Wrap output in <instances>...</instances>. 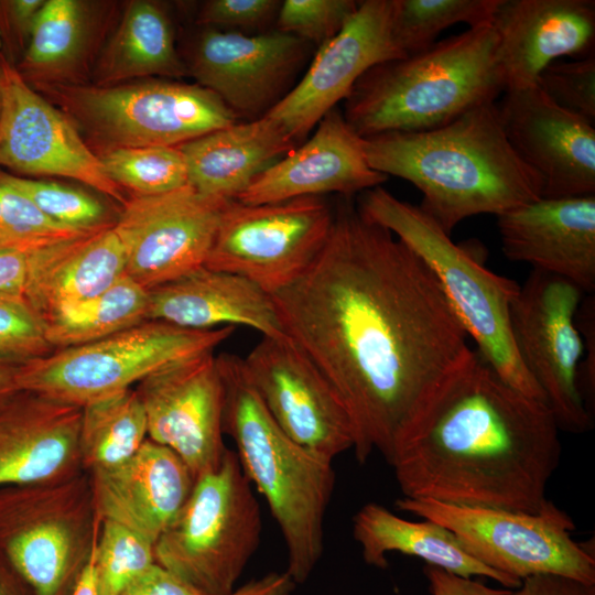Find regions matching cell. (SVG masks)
Listing matches in <instances>:
<instances>
[{"label":"cell","instance_id":"obj_1","mask_svg":"<svg viewBox=\"0 0 595 595\" xmlns=\"http://www.w3.org/2000/svg\"><path fill=\"white\" fill-rule=\"evenodd\" d=\"M271 296L346 407L360 464L389 463L476 354L424 262L349 196L311 266Z\"/></svg>","mask_w":595,"mask_h":595},{"label":"cell","instance_id":"obj_2","mask_svg":"<svg viewBox=\"0 0 595 595\" xmlns=\"http://www.w3.org/2000/svg\"><path fill=\"white\" fill-rule=\"evenodd\" d=\"M559 431L545 402L509 386L476 351L388 464L405 498L540 513L555 506L547 486Z\"/></svg>","mask_w":595,"mask_h":595},{"label":"cell","instance_id":"obj_3","mask_svg":"<svg viewBox=\"0 0 595 595\" xmlns=\"http://www.w3.org/2000/svg\"><path fill=\"white\" fill-rule=\"evenodd\" d=\"M364 150L371 169L413 184L419 207L448 235L468 217L541 198V180L509 144L495 102L436 129L364 138Z\"/></svg>","mask_w":595,"mask_h":595},{"label":"cell","instance_id":"obj_4","mask_svg":"<svg viewBox=\"0 0 595 595\" xmlns=\"http://www.w3.org/2000/svg\"><path fill=\"white\" fill-rule=\"evenodd\" d=\"M224 390V434L235 443L246 477L264 497L282 534L285 572L309 580L324 552L325 516L335 488L333 462L290 439L255 389L244 358L217 356Z\"/></svg>","mask_w":595,"mask_h":595},{"label":"cell","instance_id":"obj_5","mask_svg":"<svg viewBox=\"0 0 595 595\" xmlns=\"http://www.w3.org/2000/svg\"><path fill=\"white\" fill-rule=\"evenodd\" d=\"M502 90L497 33L485 24L371 67L345 99L343 116L361 138L421 132L495 102Z\"/></svg>","mask_w":595,"mask_h":595},{"label":"cell","instance_id":"obj_6","mask_svg":"<svg viewBox=\"0 0 595 595\" xmlns=\"http://www.w3.org/2000/svg\"><path fill=\"white\" fill-rule=\"evenodd\" d=\"M357 208L424 262L484 361L509 386L547 403L542 390L521 364L511 335L510 309L520 285L487 269L419 206L401 201L381 186L361 192Z\"/></svg>","mask_w":595,"mask_h":595},{"label":"cell","instance_id":"obj_7","mask_svg":"<svg viewBox=\"0 0 595 595\" xmlns=\"http://www.w3.org/2000/svg\"><path fill=\"white\" fill-rule=\"evenodd\" d=\"M235 451L198 477L154 543L156 564L204 595H228L259 548L260 507Z\"/></svg>","mask_w":595,"mask_h":595},{"label":"cell","instance_id":"obj_8","mask_svg":"<svg viewBox=\"0 0 595 595\" xmlns=\"http://www.w3.org/2000/svg\"><path fill=\"white\" fill-rule=\"evenodd\" d=\"M100 522L87 472L62 482L0 487V553L34 595H73Z\"/></svg>","mask_w":595,"mask_h":595},{"label":"cell","instance_id":"obj_9","mask_svg":"<svg viewBox=\"0 0 595 595\" xmlns=\"http://www.w3.org/2000/svg\"><path fill=\"white\" fill-rule=\"evenodd\" d=\"M234 332V326L190 329L148 320L20 365L17 385L19 390L83 407L128 390L171 364L214 351Z\"/></svg>","mask_w":595,"mask_h":595},{"label":"cell","instance_id":"obj_10","mask_svg":"<svg viewBox=\"0 0 595 595\" xmlns=\"http://www.w3.org/2000/svg\"><path fill=\"white\" fill-rule=\"evenodd\" d=\"M43 89L104 149L178 147L238 122L210 90L150 79L111 86L57 84Z\"/></svg>","mask_w":595,"mask_h":595},{"label":"cell","instance_id":"obj_11","mask_svg":"<svg viewBox=\"0 0 595 595\" xmlns=\"http://www.w3.org/2000/svg\"><path fill=\"white\" fill-rule=\"evenodd\" d=\"M396 507L443 526L473 558L513 580L556 574L595 583L594 552L572 538L575 524L556 506L530 513L401 497Z\"/></svg>","mask_w":595,"mask_h":595},{"label":"cell","instance_id":"obj_12","mask_svg":"<svg viewBox=\"0 0 595 595\" xmlns=\"http://www.w3.org/2000/svg\"><path fill=\"white\" fill-rule=\"evenodd\" d=\"M334 208L322 196L228 202L205 267L241 275L269 294L298 279L326 244Z\"/></svg>","mask_w":595,"mask_h":595},{"label":"cell","instance_id":"obj_13","mask_svg":"<svg viewBox=\"0 0 595 595\" xmlns=\"http://www.w3.org/2000/svg\"><path fill=\"white\" fill-rule=\"evenodd\" d=\"M584 292L572 282L532 270L510 309V329L521 364L542 390L560 430L592 429L580 389L584 339L577 311Z\"/></svg>","mask_w":595,"mask_h":595},{"label":"cell","instance_id":"obj_14","mask_svg":"<svg viewBox=\"0 0 595 595\" xmlns=\"http://www.w3.org/2000/svg\"><path fill=\"white\" fill-rule=\"evenodd\" d=\"M227 203L188 184L159 195H132L113 223L126 273L150 291L204 268Z\"/></svg>","mask_w":595,"mask_h":595},{"label":"cell","instance_id":"obj_15","mask_svg":"<svg viewBox=\"0 0 595 595\" xmlns=\"http://www.w3.org/2000/svg\"><path fill=\"white\" fill-rule=\"evenodd\" d=\"M244 364L264 407L290 439L331 462L354 448L353 421L340 397L290 337L262 336Z\"/></svg>","mask_w":595,"mask_h":595},{"label":"cell","instance_id":"obj_16","mask_svg":"<svg viewBox=\"0 0 595 595\" xmlns=\"http://www.w3.org/2000/svg\"><path fill=\"white\" fill-rule=\"evenodd\" d=\"M0 166L21 174L72 178L122 206L128 199L123 190L106 174L73 121L33 90L4 58H0Z\"/></svg>","mask_w":595,"mask_h":595},{"label":"cell","instance_id":"obj_17","mask_svg":"<svg viewBox=\"0 0 595 595\" xmlns=\"http://www.w3.org/2000/svg\"><path fill=\"white\" fill-rule=\"evenodd\" d=\"M136 391L145 411L148 437L172 450L195 480L220 465L227 451L225 390L214 351L151 374Z\"/></svg>","mask_w":595,"mask_h":595},{"label":"cell","instance_id":"obj_18","mask_svg":"<svg viewBox=\"0 0 595 595\" xmlns=\"http://www.w3.org/2000/svg\"><path fill=\"white\" fill-rule=\"evenodd\" d=\"M307 46L280 31L249 35L206 28L184 64L196 84L218 96L238 118L253 120L290 91Z\"/></svg>","mask_w":595,"mask_h":595},{"label":"cell","instance_id":"obj_19","mask_svg":"<svg viewBox=\"0 0 595 595\" xmlns=\"http://www.w3.org/2000/svg\"><path fill=\"white\" fill-rule=\"evenodd\" d=\"M393 0H364L343 29L318 46L299 83L266 116L298 142L345 100L371 67L405 57L392 32Z\"/></svg>","mask_w":595,"mask_h":595},{"label":"cell","instance_id":"obj_20","mask_svg":"<svg viewBox=\"0 0 595 595\" xmlns=\"http://www.w3.org/2000/svg\"><path fill=\"white\" fill-rule=\"evenodd\" d=\"M497 109L509 144L541 180V198L595 195L594 123L558 106L538 85L506 89Z\"/></svg>","mask_w":595,"mask_h":595},{"label":"cell","instance_id":"obj_21","mask_svg":"<svg viewBox=\"0 0 595 595\" xmlns=\"http://www.w3.org/2000/svg\"><path fill=\"white\" fill-rule=\"evenodd\" d=\"M504 255L595 290V195L539 198L497 216Z\"/></svg>","mask_w":595,"mask_h":595},{"label":"cell","instance_id":"obj_22","mask_svg":"<svg viewBox=\"0 0 595 595\" xmlns=\"http://www.w3.org/2000/svg\"><path fill=\"white\" fill-rule=\"evenodd\" d=\"M387 178L369 166L364 138L334 108L304 144L258 175L237 201L258 205L327 193L350 196L380 186Z\"/></svg>","mask_w":595,"mask_h":595},{"label":"cell","instance_id":"obj_23","mask_svg":"<svg viewBox=\"0 0 595 595\" xmlns=\"http://www.w3.org/2000/svg\"><path fill=\"white\" fill-rule=\"evenodd\" d=\"M491 24L506 89L537 85L561 57L594 54V0H499Z\"/></svg>","mask_w":595,"mask_h":595},{"label":"cell","instance_id":"obj_24","mask_svg":"<svg viewBox=\"0 0 595 595\" xmlns=\"http://www.w3.org/2000/svg\"><path fill=\"white\" fill-rule=\"evenodd\" d=\"M83 407L19 390L0 403V487L62 482L80 472Z\"/></svg>","mask_w":595,"mask_h":595},{"label":"cell","instance_id":"obj_25","mask_svg":"<svg viewBox=\"0 0 595 595\" xmlns=\"http://www.w3.org/2000/svg\"><path fill=\"white\" fill-rule=\"evenodd\" d=\"M87 473L99 520L118 522L152 543L175 519L195 483L172 450L149 437L126 462Z\"/></svg>","mask_w":595,"mask_h":595},{"label":"cell","instance_id":"obj_26","mask_svg":"<svg viewBox=\"0 0 595 595\" xmlns=\"http://www.w3.org/2000/svg\"><path fill=\"white\" fill-rule=\"evenodd\" d=\"M148 320L190 329L242 325L263 337H289L271 294L241 275L206 267L150 290Z\"/></svg>","mask_w":595,"mask_h":595},{"label":"cell","instance_id":"obj_27","mask_svg":"<svg viewBox=\"0 0 595 595\" xmlns=\"http://www.w3.org/2000/svg\"><path fill=\"white\" fill-rule=\"evenodd\" d=\"M295 141L269 116L208 132L178 145L187 182L203 196L229 202L281 158Z\"/></svg>","mask_w":595,"mask_h":595},{"label":"cell","instance_id":"obj_28","mask_svg":"<svg viewBox=\"0 0 595 595\" xmlns=\"http://www.w3.org/2000/svg\"><path fill=\"white\" fill-rule=\"evenodd\" d=\"M125 273V251L110 225L29 251L23 295L45 320L102 292Z\"/></svg>","mask_w":595,"mask_h":595},{"label":"cell","instance_id":"obj_29","mask_svg":"<svg viewBox=\"0 0 595 595\" xmlns=\"http://www.w3.org/2000/svg\"><path fill=\"white\" fill-rule=\"evenodd\" d=\"M351 522L353 538L370 566L386 569V555L399 552L461 576L491 578L505 588L516 589L521 583L477 561L453 532L434 521H410L371 501L357 510Z\"/></svg>","mask_w":595,"mask_h":595},{"label":"cell","instance_id":"obj_30","mask_svg":"<svg viewBox=\"0 0 595 595\" xmlns=\"http://www.w3.org/2000/svg\"><path fill=\"white\" fill-rule=\"evenodd\" d=\"M187 74L175 47L172 22L154 1H131L104 50L96 68V84L111 86L134 78Z\"/></svg>","mask_w":595,"mask_h":595},{"label":"cell","instance_id":"obj_31","mask_svg":"<svg viewBox=\"0 0 595 595\" xmlns=\"http://www.w3.org/2000/svg\"><path fill=\"white\" fill-rule=\"evenodd\" d=\"M149 291L125 273L102 292L45 317L56 349L93 343L148 321Z\"/></svg>","mask_w":595,"mask_h":595},{"label":"cell","instance_id":"obj_32","mask_svg":"<svg viewBox=\"0 0 595 595\" xmlns=\"http://www.w3.org/2000/svg\"><path fill=\"white\" fill-rule=\"evenodd\" d=\"M90 32L89 10L77 0H45L19 72L42 86L63 84L79 64Z\"/></svg>","mask_w":595,"mask_h":595},{"label":"cell","instance_id":"obj_33","mask_svg":"<svg viewBox=\"0 0 595 595\" xmlns=\"http://www.w3.org/2000/svg\"><path fill=\"white\" fill-rule=\"evenodd\" d=\"M147 439L145 411L136 390L130 388L83 405L79 453L84 472L126 462Z\"/></svg>","mask_w":595,"mask_h":595},{"label":"cell","instance_id":"obj_34","mask_svg":"<svg viewBox=\"0 0 595 595\" xmlns=\"http://www.w3.org/2000/svg\"><path fill=\"white\" fill-rule=\"evenodd\" d=\"M499 0H393V37L405 56L436 42L445 29L491 24Z\"/></svg>","mask_w":595,"mask_h":595},{"label":"cell","instance_id":"obj_35","mask_svg":"<svg viewBox=\"0 0 595 595\" xmlns=\"http://www.w3.org/2000/svg\"><path fill=\"white\" fill-rule=\"evenodd\" d=\"M97 155L106 174L134 196L159 195L188 184L178 147L110 148Z\"/></svg>","mask_w":595,"mask_h":595},{"label":"cell","instance_id":"obj_36","mask_svg":"<svg viewBox=\"0 0 595 595\" xmlns=\"http://www.w3.org/2000/svg\"><path fill=\"white\" fill-rule=\"evenodd\" d=\"M154 543L111 520H102L91 564L97 595H120L154 561Z\"/></svg>","mask_w":595,"mask_h":595},{"label":"cell","instance_id":"obj_37","mask_svg":"<svg viewBox=\"0 0 595 595\" xmlns=\"http://www.w3.org/2000/svg\"><path fill=\"white\" fill-rule=\"evenodd\" d=\"M3 183L26 196L45 216L63 226L88 231L113 225L106 206L87 192L55 182L0 173Z\"/></svg>","mask_w":595,"mask_h":595},{"label":"cell","instance_id":"obj_38","mask_svg":"<svg viewBox=\"0 0 595 595\" xmlns=\"http://www.w3.org/2000/svg\"><path fill=\"white\" fill-rule=\"evenodd\" d=\"M88 231L55 223L22 193L0 183V249L31 251Z\"/></svg>","mask_w":595,"mask_h":595},{"label":"cell","instance_id":"obj_39","mask_svg":"<svg viewBox=\"0 0 595 595\" xmlns=\"http://www.w3.org/2000/svg\"><path fill=\"white\" fill-rule=\"evenodd\" d=\"M54 350L44 317L26 298L0 293V363L20 366Z\"/></svg>","mask_w":595,"mask_h":595},{"label":"cell","instance_id":"obj_40","mask_svg":"<svg viewBox=\"0 0 595 595\" xmlns=\"http://www.w3.org/2000/svg\"><path fill=\"white\" fill-rule=\"evenodd\" d=\"M354 0H284L277 14L278 31L317 47L336 35L358 8Z\"/></svg>","mask_w":595,"mask_h":595},{"label":"cell","instance_id":"obj_41","mask_svg":"<svg viewBox=\"0 0 595 595\" xmlns=\"http://www.w3.org/2000/svg\"><path fill=\"white\" fill-rule=\"evenodd\" d=\"M538 87L558 106L595 121V55L555 61L539 75Z\"/></svg>","mask_w":595,"mask_h":595},{"label":"cell","instance_id":"obj_42","mask_svg":"<svg viewBox=\"0 0 595 595\" xmlns=\"http://www.w3.org/2000/svg\"><path fill=\"white\" fill-rule=\"evenodd\" d=\"M278 0H210L201 9L198 22L221 31L258 29L277 17Z\"/></svg>","mask_w":595,"mask_h":595},{"label":"cell","instance_id":"obj_43","mask_svg":"<svg viewBox=\"0 0 595 595\" xmlns=\"http://www.w3.org/2000/svg\"><path fill=\"white\" fill-rule=\"evenodd\" d=\"M423 573L431 595H512V589L494 588L473 577L461 576L432 565L425 564Z\"/></svg>","mask_w":595,"mask_h":595},{"label":"cell","instance_id":"obj_44","mask_svg":"<svg viewBox=\"0 0 595 595\" xmlns=\"http://www.w3.org/2000/svg\"><path fill=\"white\" fill-rule=\"evenodd\" d=\"M120 595H204L154 563Z\"/></svg>","mask_w":595,"mask_h":595},{"label":"cell","instance_id":"obj_45","mask_svg":"<svg viewBox=\"0 0 595 595\" xmlns=\"http://www.w3.org/2000/svg\"><path fill=\"white\" fill-rule=\"evenodd\" d=\"M512 595H595V583H586L577 578L539 574L526 577Z\"/></svg>","mask_w":595,"mask_h":595},{"label":"cell","instance_id":"obj_46","mask_svg":"<svg viewBox=\"0 0 595 595\" xmlns=\"http://www.w3.org/2000/svg\"><path fill=\"white\" fill-rule=\"evenodd\" d=\"M45 0H13L0 2V19L6 18L7 25L20 43L29 41L33 24Z\"/></svg>","mask_w":595,"mask_h":595},{"label":"cell","instance_id":"obj_47","mask_svg":"<svg viewBox=\"0 0 595 595\" xmlns=\"http://www.w3.org/2000/svg\"><path fill=\"white\" fill-rule=\"evenodd\" d=\"M28 252L0 249V293H22L28 272Z\"/></svg>","mask_w":595,"mask_h":595},{"label":"cell","instance_id":"obj_48","mask_svg":"<svg viewBox=\"0 0 595 595\" xmlns=\"http://www.w3.org/2000/svg\"><path fill=\"white\" fill-rule=\"evenodd\" d=\"M295 583L283 572H269L237 586L228 595H291Z\"/></svg>","mask_w":595,"mask_h":595},{"label":"cell","instance_id":"obj_49","mask_svg":"<svg viewBox=\"0 0 595 595\" xmlns=\"http://www.w3.org/2000/svg\"><path fill=\"white\" fill-rule=\"evenodd\" d=\"M0 595H34L14 566L0 553Z\"/></svg>","mask_w":595,"mask_h":595},{"label":"cell","instance_id":"obj_50","mask_svg":"<svg viewBox=\"0 0 595 595\" xmlns=\"http://www.w3.org/2000/svg\"><path fill=\"white\" fill-rule=\"evenodd\" d=\"M18 367L0 363V403L19 391L17 385Z\"/></svg>","mask_w":595,"mask_h":595},{"label":"cell","instance_id":"obj_51","mask_svg":"<svg viewBox=\"0 0 595 595\" xmlns=\"http://www.w3.org/2000/svg\"><path fill=\"white\" fill-rule=\"evenodd\" d=\"M73 595H97L96 587H95V581H94V572H93L91 560H90L89 564L86 566L83 575L80 576L79 582H78Z\"/></svg>","mask_w":595,"mask_h":595},{"label":"cell","instance_id":"obj_52","mask_svg":"<svg viewBox=\"0 0 595 595\" xmlns=\"http://www.w3.org/2000/svg\"><path fill=\"white\" fill-rule=\"evenodd\" d=\"M2 107V80H1V71H0V113Z\"/></svg>","mask_w":595,"mask_h":595}]
</instances>
